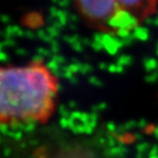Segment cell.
Instances as JSON below:
<instances>
[{
    "label": "cell",
    "mask_w": 158,
    "mask_h": 158,
    "mask_svg": "<svg viewBox=\"0 0 158 158\" xmlns=\"http://www.w3.org/2000/svg\"><path fill=\"white\" fill-rule=\"evenodd\" d=\"M31 158H124L122 146L108 133L70 134L53 131L45 136Z\"/></svg>",
    "instance_id": "2"
},
{
    "label": "cell",
    "mask_w": 158,
    "mask_h": 158,
    "mask_svg": "<svg viewBox=\"0 0 158 158\" xmlns=\"http://www.w3.org/2000/svg\"><path fill=\"white\" fill-rule=\"evenodd\" d=\"M82 15L94 25L106 30L117 12L127 11L141 19L154 10L156 0H75Z\"/></svg>",
    "instance_id": "3"
},
{
    "label": "cell",
    "mask_w": 158,
    "mask_h": 158,
    "mask_svg": "<svg viewBox=\"0 0 158 158\" xmlns=\"http://www.w3.org/2000/svg\"><path fill=\"white\" fill-rule=\"evenodd\" d=\"M135 38L140 40H147L148 38V30L143 28V27H137L134 31V35Z\"/></svg>",
    "instance_id": "4"
},
{
    "label": "cell",
    "mask_w": 158,
    "mask_h": 158,
    "mask_svg": "<svg viewBox=\"0 0 158 158\" xmlns=\"http://www.w3.org/2000/svg\"><path fill=\"white\" fill-rule=\"evenodd\" d=\"M57 95L58 80L44 62L0 64V127L46 123Z\"/></svg>",
    "instance_id": "1"
}]
</instances>
